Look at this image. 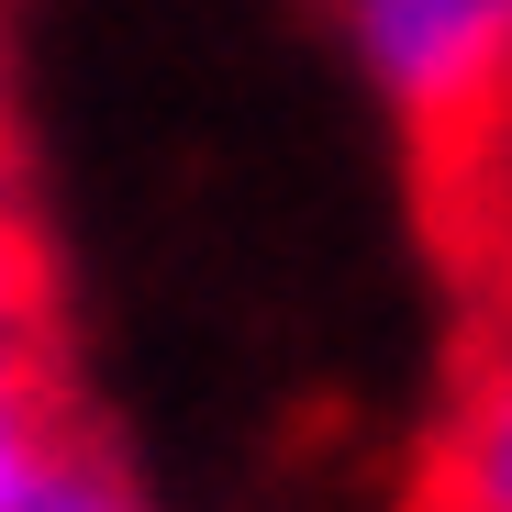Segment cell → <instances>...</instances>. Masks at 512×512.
<instances>
[{
    "mask_svg": "<svg viewBox=\"0 0 512 512\" xmlns=\"http://www.w3.org/2000/svg\"><path fill=\"white\" fill-rule=\"evenodd\" d=\"M334 34L368 101L435 156H457L512 90V0H334Z\"/></svg>",
    "mask_w": 512,
    "mask_h": 512,
    "instance_id": "obj_1",
    "label": "cell"
},
{
    "mask_svg": "<svg viewBox=\"0 0 512 512\" xmlns=\"http://www.w3.org/2000/svg\"><path fill=\"white\" fill-rule=\"evenodd\" d=\"M423 512H512V290L490 301L446 390V423L423 446Z\"/></svg>",
    "mask_w": 512,
    "mask_h": 512,
    "instance_id": "obj_2",
    "label": "cell"
},
{
    "mask_svg": "<svg viewBox=\"0 0 512 512\" xmlns=\"http://www.w3.org/2000/svg\"><path fill=\"white\" fill-rule=\"evenodd\" d=\"M67 468H78V435H67L34 346H23V357H0V512H45Z\"/></svg>",
    "mask_w": 512,
    "mask_h": 512,
    "instance_id": "obj_3",
    "label": "cell"
},
{
    "mask_svg": "<svg viewBox=\"0 0 512 512\" xmlns=\"http://www.w3.org/2000/svg\"><path fill=\"white\" fill-rule=\"evenodd\" d=\"M446 201H457V223L501 256V268H512V90L490 101V123L446 156Z\"/></svg>",
    "mask_w": 512,
    "mask_h": 512,
    "instance_id": "obj_4",
    "label": "cell"
},
{
    "mask_svg": "<svg viewBox=\"0 0 512 512\" xmlns=\"http://www.w3.org/2000/svg\"><path fill=\"white\" fill-rule=\"evenodd\" d=\"M45 323V256H34V223L12 212V190H0V357H23Z\"/></svg>",
    "mask_w": 512,
    "mask_h": 512,
    "instance_id": "obj_5",
    "label": "cell"
},
{
    "mask_svg": "<svg viewBox=\"0 0 512 512\" xmlns=\"http://www.w3.org/2000/svg\"><path fill=\"white\" fill-rule=\"evenodd\" d=\"M45 512H145V501H134V490H123L101 457H78V468L56 479V501H45Z\"/></svg>",
    "mask_w": 512,
    "mask_h": 512,
    "instance_id": "obj_6",
    "label": "cell"
}]
</instances>
